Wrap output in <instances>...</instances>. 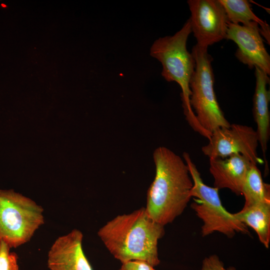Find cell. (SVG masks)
I'll return each instance as SVG.
<instances>
[{"label":"cell","instance_id":"cell-1","mask_svg":"<svg viewBox=\"0 0 270 270\" xmlns=\"http://www.w3.org/2000/svg\"><path fill=\"white\" fill-rule=\"evenodd\" d=\"M164 226L154 220L142 207L117 216L100 228L98 235L122 264L138 260L156 267L160 264L158 244L164 236Z\"/></svg>","mask_w":270,"mask_h":270},{"label":"cell","instance_id":"cell-2","mask_svg":"<svg viewBox=\"0 0 270 270\" xmlns=\"http://www.w3.org/2000/svg\"><path fill=\"white\" fill-rule=\"evenodd\" d=\"M154 178L149 187L146 210L156 222L172 223L184 211L192 198L193 182L186 162L164 146L154 151Z\"/></svg>","mask_w":270,"mask_h":270},{"label":"cell","instance_id":"cell-3","mask_svg":"<svg viewBox=\"0 0 270 270\" xmlns=\"http://www.w3.org/2000/svg\"><path fill=\"white\" fill-rule=\"evenodd\" d=\"M191 33L188 18L174 36L157 39L151 46L150 54L161 62L162 75L164 79L180 85L184 113L188 124L194 131L208 140L211 134L200 126L190 104V82L195 68L194 59L186 49L187 40Z\"/></svg>","mask_w":270,"mask_h":270},{"label":"cell","instance_id":"cell-4","mask_svg":"<svg viewBox=\"0 0 270 270\" xmlns=\"http://www.w3.org/2000/svg\"><path fill=\"white\" fill-rule=\"evenodd\" d=\"M183 158L193 182L190 196L197 198L190 206L203 222L202 236H206L216 232L231 238L236 232L250 234L248 226L223 206L218 194L219 190L203 182L189 154L184 152Z\"/></svg>","mask_w":270,"mask_h":270},{"label":"cell","instance_id":"cell-5","mask_svg":"<svg viewBox=\"0 0 270 270\" xmlns=\"http://www.w3.org/2000/svg\"><path fill=\"white\" fill-rule=\"evenodd\" d=\"M192 54L195 68L190 82V104L200 126L212 134L216 130L229 127L230 124L224 117L214 92L212 58L208 48L196 44Z\"/></svg>","mask_w":270,"mask_h":270},{"label":"cell","instance_id":"cell-6","mask_svg":"<svg viewBox=\"0 0 270 270\" xmlns=\"http://www.w3.org/2000/svg\"><path fill=\"white\" fill-rule=\"evenodd\" d=\"M43 208L12 190H0V240L10 248L28 242L44 224Z\"/></svg>","mask_w":270,"mask_h":270},{"label":"cell","instance_id":"cell-7","mask_svg":"<svg viewBox=\"0 0 270 270\" xmlns=\"http://www.w3.org/2000/svg\"><path fill=\"white\" fill-rule=\"evenodd\" d=\"M208 141L202 151L210 158L238 154L254 164L264 163L258 156L259 143L256 132L250 126L234 124L229 127L220 128L212 133Z\"/></svg>","mask_w":270,"mask_h":270},{"label":"cell","instance_id":"cell-8","mask_svg":"<svg viewBox=\"0 0 270 270\" xmlns=\"http://www.w3.org/2000/svg\"><path fill=\"white\" fill-rule=\"evenodd\" d=\"M192 32L198 46H208L226 38L229 22L219 0H189Z\"/></svg>","mask_w":270,"mask_h":270},{"label":"cell","instance_id":"cell-9","mask_svg":"<svg viewBox=\"0 0 270 270\" xmlns=\"http://www.w3.org/2000/svg\"><path fill=\"white\" fill-rule=\"evenodd\" d=\"M226 38L238 46L237 58L250 68L257 67L268 75L270 74V56L265 48L258 24L250 26L228 22Z\"/></svg>","mask_w":270,"mask_h":270},{"label":"cell","instance_id":"cell-10","mask_svg":"<svg viewBox=\"0 0 270 270\" xmlns=\"http://www.w3.org/2000/svg\"><path fill=\"white\" fill-rule=\"evenodd\" d=\"M83 234L74 229L59 236L48 252V266L50 270H93L84 254Z\"/></svg>","mask_w":270,"mask_h":270},{"label":"cell","instance_id":"cell-11","mask_svg":"<svg viewBox=\"0 0 270 270\" xmlns=\"http://www.w3.org/2000/svg\"><path fill=\"white\" fill-rule=\"evenodd\" d=\"M253 164L238 154L210 158V172L214 179V187L218 190L228 188L238 196L242 195L243 183Z\"/></svg>","mask_w":270,"mask_h":270},{"label":"cell","instance_id":"cell-12","mask_svg":"<svg viewBox=\"0 0 270 270\" xmlns=\"http://www.w3.org/2000/svg\"><path fill=\"white\" fill-rule=\"evenodd\" d=\"M255 68L256 84L253 98V114L257 126L256 132L264 157V164L268 169L266 152L270 134V114L268 110L270 91L267 90L266 85L270 82V78L268 75L259 68L256 67Z\"/></svg>","mask_w":270,"mask_h":270},{"label":"cell","instance_id":"cell-13","mask_svg":"<svg viewBox=\"0 0 270 270\" xmlns=\"http://www.w3.org/2000/svg\"><path fill=\"white\" fill-rule=\"evenodd\" d=\"M236 218L257 234L260 241L266 248L270 242V202H262L243 207L234 214Z\"/></svg>","mask_w":270,"mask_h":270},{"label":"cell","instance_id":"cell-14","mask_svg":"<svg viewBox=\"0 0 270 270\" xmlns=\"http://www.w3.org/2000/svg\"><path fill=\"white\" fill-rule=\"evenodd\" d=\"M226 12L228 20L234 24L250 26L257 23L260 30V34L270 44V29L269 25L257 16L251 8L248 1L246 0H219Z\"/></svg>","mask_w":270,"mask_h":270},{"label":"cell","instance_id":"cell-15","mask_svg":"<svg viewBox=\"0 0 270 270\" xmlns=\"http://www.w3.org/2000/svg\"><path fill=\"white\" fill-rule=\"evenodd\" d=\"M245 202L244 207L262 202H270V186L262 180L257 165L253 164L249 169L242 188Z\"/></svg>","mask_w":270,"mask_h":270},{"label":"cell","instance_id":"cell-16","mask_svg":"<svg viewBox=\"0 0 270 270\" xmlns=\"http://www.w3.org/2000/svg\"><path fill=\"white\" fill-rule=\"evenodd\" d=\"M10 247L0 240V270H18V256L14 252H10Z\"/></svg>","mask_w":270,"mask_h":270},{"label":"cell","instance_id":"cell-17","mask_svg":"<svg viewBox=\"0 0 270 270\" xmlns=\"http://www.w3.org/2000/svg\"><path fill=\"white\" fill-rule=\"evenodd\" d=\"M200 270H237L234 266L226 268L223 262L216 254L206 257L202 262Z\"/></svg>","mask_w":270,"mask_h":270},{"label":"cell","instance_id":"cell-18","mask_svg":"<svg viewBox=\"0 0 270 270\" xmlns=\"http://www.w3.org/2000/svg\"><path fill=\"white\" fill-rule=\"evenodd\" d=\"M155 267L142 260H131L123 264L118 270H156Z\"/></svg>","mask_w":270,"mask_h":270}]
</instances>
